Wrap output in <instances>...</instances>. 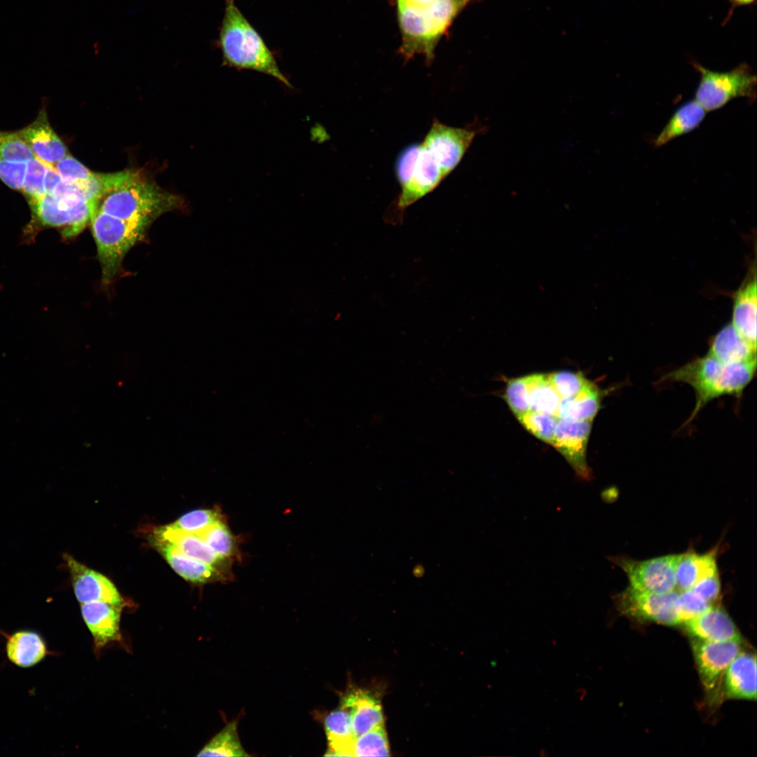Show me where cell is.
Masks as SVG:
<instances>
[{
  "instance_id": "obj_1",
  "label": "cell",
  "mask_w": 757,
  "mask_h": 757,
  "mask_svg": "<svg viewBox=\"0 0 757 757\" xmlns=\"http://www.w3.org/2000/svg\"><path fill=\"white\" fill-rule=\"evenodd\" d=\"M102 192L92 210L103 232L130 246L145 236L153 221L181 207L180 198L161 189L139 173L125 170L101 174Z\"/></svg>"
},
{
  "instance_id": "obj_2",
  "label": "cell",
  "mask_w": 757,
  "mask_h": 757,
  "mask_svg": "<svg viewBox=\"0 0 757 757\" xmlns=\"http://www.w3.org/2000/svg\"><path fill=\"white\" fill-rule=\"evenodd\" d=\"M218 45L222 54L223 65L265 74L292 88L288 79L280 71L273 53L239 10L235 0H225Z\"/></svg>"
},
{
  "instance_id": "obj_3",
  "label": "cell",
  "mask_w": 757,
  "mask_h": 757,
  "mask_svg": "<svg viewBox=\"0 0 757 757\" xmlns=\"http://www.w3.org/2000/svg\"><path fill=\"white\" fill-rule=\"evenodd\" d=\"M756 370V360L724 363L707 353L670 371L663 380L683 382L694 389L695 405L686 425L712 400L723 395L739 397Z\"/></svg>"
},
{
  "instance_id": "obj_4",
  "label": "cell",
  "mask_w": 757,
  "mask_h": 757,
  "mask_svg": "<svg viewBox=\"0 0 757 757\" xmlns=\"http://www.w3.org/2000/svg\"><path fill=\"white\" fill-rule=\"evenodd\" d=\"M471 1L435 0L423 6L397 1L401 55L407 60L422 55L430 62L439 41Z\"/></svg>"
},
{
  "instance_id": "obj_5",
  "label": "cell",
  "mask_w": 757,
  "mask_h": 757,
  "mask_svg": "<svg viewBox=\"0 0 757 757\" xmlns=\"http://www.w3.org/2000/svg\"><path fill=\"white\" fill-rule=\"evenodd\" d=\"M29 204L40 224L57 227L67 238L78 235L89 224L93 206L77 184L64 181L52 193Z\"/></svg>"
},
{
  "instance_id": "obj_6",
  "label": "cell",
  "mask_w": 757,
  "mask_h": 757,
  "mask_svg": "<svg viewBox=\"0 0 757 757\" xmlns=\"http://www.w3.org/2000/svg\"><path fill=\"white\" fill-rule=\"evenodd\" d=\"M692 65L700 75L695 100L706 111L718 109L737 97L755 101L756 75L747 63L728 71H713L696 62Z\"/></svg>"
},
{
  "instance_id": "obj_7",
  "label": "cell",
  "mask_w": 757,
  "mask_h": 757,
  "mask_svg": "<svg viewBox=\"0 0 757 757\" xmlns=\"http://www.w3.org/2000/svg\"><path fill=\"white\" fill-rule=\"evenodd\" d=\"M678 594L677 590L656 594L628 586L615 596L614 602L622 615L633 620L676 626L681 625Z\"/></svg>"
},
{
  "instance_id": "obj_8",
  "label": "cell",
  "mask_w": 757,
  "mask_h": 757,
  "mask_svg": "<svg viewBox=\"0 0 757 757\" xmlns=\"http://www.w3.org/2000/svg\"><path fill=\"white\" fill-rule=\"evenodd\" d=\"M691 648L701 683L709 701H721L725 673L730 662L742 650L740 641L691 640Z\"/></svg>"
},
{
  "instance_id": "obj_9",
  "label": "cell",
  "mask_w": 757,
  "mask_h": 757,
  "mask_svg": "<svg viewBox=\"0 0 757 757\" xmlns=\"http://www.w3.org/2000/svg\"><path fill=\"white\" fill-rule=\"evenodd\" d=\"M678 554H668L646 560H636L624 556L609 558L622 568L629 580V587L656 594H665L676 589V565Z\"/></svg>"
},
{
  "instance_id": "obj_10",
  "label": "cell",
  "mask_w": 757,
  "mask_h": 757,
  "mask_svg": "<svg viewBox=\"0 0 757 757\" xmlns=\"http://www.w3.org/2000/svg\"><path fill=\"white\" fill-rule=\"evenodd\" d=\"M445 178L438 163L421 143V149L409 180L401 186L397 199L386 214V222L402 223L405 210L432 192Z\"/></svg>"
},
{
  "instance_id": "obj_11",
  "label": "cell",
  "mask_w": 757,
  "mask_h": 757,
  "mask_svg": "<svg viewBox=\"0 0 757 757\" xmlns=\"http://www.w3.org/2000/svg\"><path fill=\"white\" fill-rule=\"evenodd\" d=\"M477 128H461L434 120L421 142L446 177L459 164L471 145Z\"/></svg>"
},
{
  "instance_id": "obj_12",
  "label": "cell",
  "mask_w": 757,
  "mask_h": 757,
  "mask_svg": "<svg viewBox=\"0 0 757 757\" xmlns=\"http://www.w3.org/2000/svg\"><path fill=\"white\" fill-rule=\"evenodd\" d=\"M592 421L558 418L552 445L565 458L576 476L590 481L592 472L587 463L586 450Z\"/></svg>"
},
{
  "instance_id": "obj_13",
  "label": "cell",
  "mask_w": 757,
  "mask_h": 757,
  "mask_svg": "<svg viewBox=\"0 0 757 757\" xmlns=\"http://www.w3.org/2000/svg\"><path fill=\"white\" fill-rule=\"evenodd\" d=\"M63 559L70 574L74 592L81 603L103 601L123 607L124 601L115 585L104 575L65 553Z\"/></svg>"
},
{
  "instance_id": "obj_14",
  "label": "cell",
  "mask_w": 757,
  "mask_h": 757,
  "mask_svg": "<svg viewBox=\"0 0 757 757\" xmlns=\"http://www.w3.org/2000/svg\"><path fill=\"white\" fill-rule=\"evenodd\" d=\"M17 132L35 157L47 164L54 165L69 154L66 145L50 125L44 109L32 123Z\"/></svg>"
},
{
  "instance_id": "obj_15",
  "label": "cell",
  "mask_w": 757,
  "mask_h": 757,
  "mask_svg": "<svg viewBox=\"0 0 757 757\" xmlns=\"http://www.w3.org/2000/svg\"><path fill=\"white\" fill-rule=\"evenodd\" d=\"M5 639L4 650L8 660L20 668H30L50 654L43 636L29 629L7 633L0 629Z\"/></svg>"
},
{
  "instance_id": "obj_16",
  "label": "cell",
  "mask_w": 757,
  "mask_h": 757,
  "mask_svg": "<svg viewBox=\"0 0 757 757\" xmlns=\"http://www.w3.org/2000/svg\"><path fill=\"white\" fill-rule=\"evenodd\" d=\"M691 637L709 641H740L741 634L723 608L714 606L704 613L683 622Z\"/></svg>"
},
{
  "instance_id": "obj_17",
  "label": "cell",
  "mask_w": 757,
  "mask_h": 757,
  "mask_svg": "<svg viewBox=\"0 0 757 757\" xmlns=\"http://www.w3.org/2000/svg\"><path fill=\"white\" fill-rule=\"evenodd\" d=\"M121 608L103 601L81 604L82 618L93 636L97 650L119 639Z\"/></svg>"
},
{
  "instance_id": "obj_18",
  "label": "cell",
  "mask_w": 757,
  "mask_h": 757,
  "mask_svg": "<svg viewBox=\"0 0 757 757\" xmlns=\"http://www.w3.org/2000/svg\"><path fill=\"white\" fill-rule=\"evenodd\" d=\"M723 697L727 700H756V657L741 650L725 673Z\"/></svg>"
},
{
  "instance_id": "obj_19",
  "label": "cell",
  "mask_w": 757,
  "mask_h": 757,
  "mask_svg": "<svg viewBox=\"0 0 757 757\" xmlns=\"http://www.w3.org/2000/svg\"><path fill=\"white\" fill-rule=\"evenodd\" d=\"M341 705L350 711L355 737L384 724L380 700L369 691L352 688L342 696Z\"/></svg>"
},
{
  "instance_id": "obj_20",
  "label": "cell",
  "mask_w": 757,
  "mask_h": 757,
  "mask_svg": "<svg viewBox=\"0 0 757 757\" xmlns=\"http://www.w3.org/2000/svg\"><path fill=\"white\" fill-rule=\"evenodd\" d=\"M757 285L756 273L735 292L732 325L738 334L756 350Z\"/></svg>"
},
{
  "instance_id": "obj_21",
  "label": "cell",
  "mask_w": 757,
  "mask_h": 757,
  "mask_svg": "<svg viewBox=\"0 0 757 757\" xmlns=\"http://www.w3.org/2000/svg\"><path fill=\"white\" fill-rule=\"evenodd\" d=\"M718 551L716 547L702 554L694 550L678 554L675 571L676 589L678 592L689 589L699 581L718 574Z\"/></svg>"
},
{
  "instance_id": "obj_22",
  "label": "cell",
  "mask_w": 757,
  "mask_h": 757,
  "mask_svg": "<svg viewBox=\"0 0 757 757\" xmlns=\"http://www.w3.org/2000/svg\"><path fill=\"white\" fill-rule=\"evenodd\" d=\"M152 543L172 568L186 580L193 583H205L224 578L221 571L184 554L168 541L154 537Z\"/></svg>"
},
{
  "instance_id": "obj_23",
  "label": "cell",
  "mask_w": 757,
  "mask_h": 757,
  "mask_svg": "<svg viewBox=\"0 0 757 757\" xmlns=\"http://www.w3.org/2000/svg\"><path fill=\"white\" fill-rule=\"evenodd\" d=\"M329 748L326 756H354L355 736L350 711L340 705L323 716L322 721Z\"/></svg>"
},
{
  "instance_id": "obj_24",
  "label": "cell",
  "mask_w": 757,
  "mask_h": 757,
  "mask_svg": "<svg viewBox=\"0 0 757 757\" xmlns=\"http://www.w3.org/2000/svg\"><path fill=\"white\" fill-rule=\"evenodd\" d=\"M154 537L168 541L184 554L219 571L226 560L219 558L198 535L175 529L169 525L156 529Z\"/></svg>"
},
{
  "instance_id": "obj_25",
  "label": "cell",
  "mask_w": 757,
  "mask_h": 757,
  "mask_svg": "<svg viewBox=\"0 0 757 757\" xmlns=\"http://www.w3.org/2000/svg\"><path fill=\"white\" fill-rule=\"evenodd\" d=\"M708 353L724 363L756 360V350L738 334L731 322L711 337Z\"/></svg>"
},
{
  "instance_id": "obj_26",
  "label": "cell",
  "mask_w": 757,
  "mask_h": 757,
  "mask_svg": "<svg viewBox=\"0 0 757 757\" xmlns=\"http://www.w3.org/2000/svg\"><path fill=\"white\" fill-rule=\"evenodd\" d=\"M601 393L592 382L587 381L575 395L561 398L557 418L574 421H592L600 409Z\"/></svg>"
},
{
  "instance_id": "obj_27",
  "label": "cell",
  "mask_w": 757,
  "mask_h": 757,
  "mask_svg": "<svg viewBox=\"0 0 757 757\" xmlns=\"http://www.w3.org/2000/svg\"><path fill=\"white\" fill-rule=\"evenodd\" d=\"M706 112L695 100L682 104L655 139V146H662L674 139L695 130L704 120Z\"/></svg>"
},
{
  "instance_id": "obj_28",
  "label": "cell",
  "mask_w": 757,
  "mask_h": 757,
  "mask_svg": "<svg viewBox=\"0 0 757 757\" xmlns=\"http://www.w3.org/2000/svg\"><path fill=\"white\" fill-rule=\"evenodd\" d=\"M530 409L557 418L561 397L548 374H534L525 376Z\"/></svg>"
},
{
  "instance_id": "obj_29",
  "label": "cell",
  "mask_w": 757,
  "mask_h": 757,
  "mask_svg": "<svg viewBox=\"0 0 757 757\" xmlns=\"http://www.w3.org/2000/svg\"><path fill=\"white\" fill-rule=\"evenodd\" d=\"M237 721L229 723L199 751L197 756H249L240 742Z\"/></svg>"
},
{
  "instance_id": "obj_30",
  "label": "cell",
  "mask_w": 757,
  "mask_h": 757,
  "mask_svg": "<svg viewBox=\"0 0 757 757\" xmlns=\"http://www.w3.org/2000/svg\"><path fill=\"white\" fill-rule=\"evenodd\" d=\"M390 751L384 724L357 737L353 744L354 756H388Z\"/></svg>"
},
{
  "instance_id": "obj_31",
  "label": "cell",
  "mask_w": 757,
  "mask_h": 757,
  "mask_svg": "<svg viewBox=\"0 0 757 757\" xmlns=\"http://www.w3.org/2000/svg\"><path fill=\"white\" fill-rule=\"evenodd\" d=\"M221 559L229 561L236 554L234 537L224 521H219L196 534Z\"/></svg>"
},
{
  "instance_id": "obj_32",
  "label": "cell",
  "mask_w": 757,
  "mask_h": 757,
  "mask_svg": "<svg viewBox=\"0 0 757 757\" xmlns=\"http://www.w3.org/2000/svg\"><path fill=\"white\" fill-rule=\"evenodd\" d=\"M517 418L529 432L539 439L552 444L558 418L533 410L517 416Z\"/></svg>"
},
{
  "instance_id": "obj_33",
  "label": "cell",
  "mask_w": 757,
  "mask_h": 757,
  "mask_svg": "<svg viewBox=\"0 0 757 757\" xmlns=\"http://www.w3.org/2000/svg\"><path fill=\"white\" fill-rule=\"evenodd\" d=\"M47 165L36 157L27 162L25 181L22 191L28 202L36 200L46 194L45 178Z\"/></svg>"
},
{
  "instance_id": "obj_34",
  "label": "cell",
  "mask_w": 757,
  "mask_h": 757,
  "mask_svg": "<svg viewBox=\"0 0 757 757\" xmlns=\"http://www.w3.org/2000/svg\"><path fill=\"white\" fill-rule=\"evenodd\" d=\"M221 520L218 510L198 509L190 511L169 524L173 528L198 534Z\"/></svg>"
},
{
  "instance_id": "obj_35",
  "label": "cell",
  "mask_w": 757,
  "mask_h": 757,
  "mask_svg": "<svg viewBox=\"0 0 757 757\" xmlns=\"http://www.w3.org/2000/svg\"><path fill=\"white\" fill-rule=\"evenodd\" d=\"M35 156L18 132L0 131V159L27 162Z\"/></svg>"
},
{
  "instance_id": "obj_36",
  "label": "cell",
  "mask_w": 757,
  "mask_h": 757,
  "mask_svg": "<svg viewBox=\"0 0 757 757\" xmlns=\"http://www.w3.org/2000/svg\"><path fill=\"white\" fill-rule=\"evenodd\" d=\"M548 376L561 399L576 395L588 381L580 372L569 371L553 372Z\"/></svg>"
},
{
  "instance_id": "obj_37",
  "label": "cell",
  "mask_w": 757,
  "mask_h": 757,
  "mask_svg": "<svg viewBox=\"0 0 757 757\" xmlns=\"http://www.w3.org/2000/svg\"><path fill=\"white\" fill-rule=\"evenodd\" d=\"M505 400L516 416L531 410L525 376L513 378L507 382Z\"/></svg>"
},
{
  "instance_id": "obj_38",
  "label": "cell",
  "mask_w": 757,
  "mask_h": 757,
  "mask_svg": "<svg viewBox=\"0 0 757 757\" xmlns=\"http://www.w3.org/2000/svg\"><path fill=\"white\" fill-rule=\"evenodd\" d=\"M681 625L714 606L692 589L678 592Z\"/></svg>"
},
{
  "instance_id": "obj_39",
  "label": "cell",
  "mask_w": 757,
  "mask_h": 757,
  "mask_svg": "<svg viewBox=\"0 0 757 757\" xmlns=\"http://www.w3.org/2000/svg\"><path fill=\"white\" fill-rule=\"evenodd\" d=\"M53 166L62 179L67 183L79 184L88 179L93 175V172L69 154L59 161Z\"/></svg>"
},
{
  "instance_id": "obj_40",
  "label": "cell",
  "mask_w": 757,
  "mask_h": 757,
  "mask_svg": "<svg viewBox=\"0 0 757 757\" xmlns=\"http://www.w3.org/2000/svg\"><path fill=\"white\" fill-rule=\"evenodd\" d=\"M420 149L421 143H413L404 147L398 154L395 161V171L400 187L409 180Z\"/></svg>"
},
{
  "instance_id": "obj_41",
  "label": "cell",
  "mask_w": 757,
  "mask_h": 757,
  "mask_svg": "<svg viewBox=\"0 0 757 757\" xmlns=\"http://www.w3.org/2000/svg\"><path fill=\"white\" fill-rule=\"evenodd\" d=\"M690 589L701 596L707 602L714 605V603L718 600L721 592V582L718 573L699 581Z\"/></svg>"
},
{
  "instance_id": "obj_42",
  "label": "cell",
  "mask_w": 757,
  "mask_h": 757,
  "mask_svg": "<svg viewBox=\"0 0 757 757\" xmlns=\"http://www.w3.org/2000/svg\"><path fill=\"white\" fill-rule=\"evenodd\" d=\"M46 165L47 170L45 178V188L46 194H50L54 191L62 179L53 165L47 163Z\"/></svg>"
},
{
  "instance_id": "obj_43",
  "label": "cell",
  "mask_w": 757,
  "mask_h": 757,
  "mask_svg": "<svg viewBox=\"0 0 757 757\" xmlns=\"http://www.w3.org/2000/svg\"><path fill=\"white\" fill-rule=\"evenodd\" d=\"M730 5L728 10V15H726L723 25H725L732 18L734 10L742 6H751L756 4V0H727Z\"/></svg>"
},
{
  "instance_id": "obj_44",
  "label": "cell",
  "mask_w": 757,
  "mask_h": 757,
  "mask_svg": "<svg viewBox=\"0 0 757 757\" xmlns=\"http://www.w3.org/2000/svg\"><path fill=\"white\" fill-rule=\"evenodd\" d=\"M435 0H397V1L402 2L409 5L423 6L431 4Z\"/></svg>"
}]
</instances>
